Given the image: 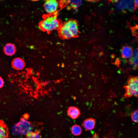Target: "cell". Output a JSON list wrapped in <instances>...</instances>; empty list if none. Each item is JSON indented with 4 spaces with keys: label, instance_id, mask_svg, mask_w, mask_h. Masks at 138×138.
Masks as SVG:
<instances>
[{
    "label": "cell",
    "instance_id": "cell-1",
    "mask_svg": "<svg viewBox=\"0 0 138 138\" xmlns=\"http://www.w3.org/2000/svg\"><path fill=\"white\" fill-rule=\"evenodd\" d=\"M58 32L60 37L64 39H68L76 37L79 33L77 22L73 19L66 21L61 25L58 29Z\"/></svg>",
    "mask_w": 138,
    "mask_h": 138
},
{
    "label": "cell",
    "instance_id": "cell-2",
    "mask_svg": "<svg viewBox=\"0 0 138 138\" xmlns=\"http://www.w3.org/2000/svg\"><path fill=\"white\" fill-rule=\"evenodd\" d=\"M60 26L56 15H51L46 17L39 24V27L42 31L47 32L58 29Z\"/></svg>",
    "mask_w": 138,
    "mask_h": 138
},
{
    "label": "cell",
    "instance_id": "cell-3",
    "mask_svg": "<svg viewBox=\"0 0 138 138\" xmlns=\"http://www.w3.org/2000/svg\"><path fill=\"white\" fill-rule=\"evenodd\" d=\"M125 92L124 96L127 97L132 96H138V77H132L129 79L125 86Z\"/></svg>",
    "mask_w": 138,
    "mask_h": 138
},
{
    "label": "cell",
    "instance_id": "cell-4",
    "mask_svg": "<svg viewBox=\"0 0 138 138\" xmlns=\"http://www.w3.org/2000/svg\"><path fill=\"white\" fill-rule=\"evenodd\" d=\"M59 6V2L55 0H47L44 4V8L46 12L52 15H56Z\"/></svg>",
    "mask_w": 138,
    "mask_h": 138
},
{
    "label": "cell",
    "instance_id": "cell-5",
    "mask_svg": "<svg viewBox=\"0 0 138 138\" xmlns=\"http://www.w3.org/2000/svg\"><path fill=\"white\" fill-rule=\"evenodd\" d=\"M13 67L17 70L23 69L25 67V63L24 61L19 57H17L13 59L12 62Z\"/></svg>",
    "mask_w": 138,
    "mask_h": 138
},
{
    "label": "cell",
    "instance_id": "cell-6",
    "mask_svg": "<svg viewBox=\"0 0 138 138\" xmlns=\"http://www.w3.org/2000/svg\"><path fill=\"white\" fill-rule=\"evenodd\" d=\"M3 51L6 55L12 56L15 53L16 51V48L14 44L9 43L5 45L3 48Z\"/></svg>",
    "mask_w": 138,
    "mask_h": 138
},
{
    "label": "cell",
    "instance_id": "cell-7",
    "mask_svg": "<svg viewBox=\"0 0 138 138\" xmlns=\"http://www.w3.org/2000/svg\"><path fill=\"white\" fill-rule=\"evenodd\" d=\"M96 123L95 120L91 118L85 120L83 123V125L86 130H91L93 129Z\"/></svg>",
    "mask_w": 138,
    "mask_h": 138
},
{
    "label": "cell",
    "instance_id": "cell-8",
    "mask_svg": "<svg viewBox=\"0 0 138 138\" xmlns=\"http://www.w3.org/2000/svg\"><path fill=\"white\" fill-rule=\"evenodd\" d=\"M68 115L72 119H75L77 118L80 114L79 109L75 107H70L67 112Z\"/></svg>",
    "mask_w": 138,
    "mask_h": 138
},
{
    "label": "cell",
    "instance_id": "cell-9",
    "mask_svg": "<svg viewBox=\"0 0 138 138\" xmlns=\"http://www.w3.org/2000/svg\"><path fill=\"white\" fill-rule=\"evenodd\" d=\"M8 132L7 128L4 123L0 121V138H8Z\"/></svg>",
    "mask_w": 138,
    "mask_h": 138
},
{
    "label": "cell",
    "instance_id": "cell-10",
    "mask_svg": "<svg viewBox=\"0 0 138 138\" xmlns=\"http://www.w3.org/2000/svg\"><path fill=\"white\" fill-rule=\"evenodd\" d=\"M121 53L123 57L125 58H128L133 55V51L130 47L126 46L122 49Z\"/></svg>",
    "mask_w": 138,
    "mask_h": 138
},
{
    "label": "cell",
    "instance_id": "cell-11",
    "mask_svg": "<svg viewBox=\"0 0 138 138\" xmlns=\"http://www.w3.org/2000/svg\"><path fill=\"white\" fill-rule=\"evenodd\" d=\"M130 63L134 69H136L138 65V49H136L134 50V54L130 61Z\"/></svg>",
    "mask_w": 138,
    "mask_h": 138
},
{
    "label": "cell",
    "instance_id": "cell-12",
    "mask_svg": "<svg viewBox=\"0 0 138 138\" xmlns=\"http://www.w3.org/2000/svg\"><path fill=\"white\" fill-rule=\"evenodd\" d=\"M82 131L81 127L78 125H73L71 128V132L72 134L75 136L80 135Z\"/></svg>",
    "mask_w": 138,
    "mask_h": 138
},
{
    "label": "cell",
    "instance_id": "cell-13",
    "mask_svg": "<svg viewBox=\"0 0 138 138\" xmlns=\"http://www.w3.org/2000/svg\"><path fill=\"white\" fill-rule=\"evenodd\" d=\"M127 1L120 0L118 1L116 3V7L117 9L119 10H122L124 8H126Z\"/></svg>",
    "mask_w": 138,
    "mask_h": 138
},
{
    "label": "cell",
    "instance_id": "cell-14",
    "mask_svg": "<svg viewBox=\"0 0 138 138\" xmlns=\"http://www.w3.org/2000/svg\"><path fill=\"white\" fill-rule=\"evenodd\" d=\"M70 7L74 9H77L80 5L82 2L80 0L67 1Z\"/></svg>",
    "mask_w": 138,
    "mask_h": 138
},
{
    "label": "cell",
    "instance_id": "cell-15",
    "mask_svg": "<svg viewBox=\"0 0 138 138\" xmlns=\"http://www.w3.org/2000/svg\"><path fill=\"white\" fill-rule=\"evenodd\" d=\"M26 136L28 138H40L39 132L38 131L35 132L30 131L27 133Z\"/></svg>",
    "mask_w": 138,
    "mask_h": 138
},
{
    "label": "cell",
    "instance_id": "cell-16",
    "mask_svg": "<svg viewBox=\"0 0 138 138\" xmlns=\"http://www.w3.org/2000/svg\"><path fill=\"white\" fill-rule=\"evenodd\" d=\"M138 110L134 111L131 114V117L132 120L135 123L138 122Z\"/></svg>",
    "mask_w": 138,
    "mask_h": 138
},
{
    "label": "cell",
    "instance_id": "cell-17",
    "mask_svg": "<svg viewBox=\"0 0 138 138\" xmlns=\"http://www.w3.org/2000/svg\"><path fill=\"white\" fill-rule=\"evenodd\" d=\"M4 84L3 80L2 78L0 77V88L3 87Z\"/></svg>",
    "mask_w": 138,
    "mask_h": 138
},
{
    "label": "cell",
    "instance_id": "cell-18",
    "mask_svg": "<svg viewBox=\"0 0 138 138\" xmlns=\"http://www.w3.org/2000/svg\"><path fill=\"white\" fill-rule=\"evenodd\" d=\"M93 138H99L98 135L96 133H95L94 135ZM103 138H106V137H104Z\"/></svg>",
    "mask_w": 138,
    "mask_h": 138
},
{
    "label": "cell",
    "instance_id": "cell-19",
    "mask_svg": "<svg viewBox=\"0 0 138 138\" xmlns=\"http://www.w3.org/2000/svg\"><path fill=\"white\" fill-rule=\"evenodd\" d=\"M138 0L134 1V3L136 7H137L138 6Z\"/></svg>",
    "mask_w": 138,
    "mask_h": 138
}]
</instances>
